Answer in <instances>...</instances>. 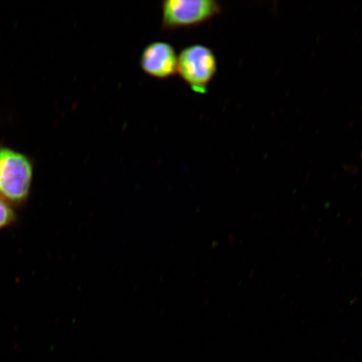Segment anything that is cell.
<instances>
[{
	"mask_svg": "<svg viewBox=\"0 0 362 362\" xmlns=\"http://www.w3.org/2000/svg\"><path fill=\"white\" fill-rule=\"evenodd\" d=\"M217 68L214 52L203 45H192L178 56L177 74L194 93L205 94Z\"/></svg>",
	"mask_w": 362,
	"mask_h": 362,
	"instance_id": "2",
	"label": "cell"
},
{
	"mask_svg": "<svg viewBox=\"0 0 362 362\" xmlns=\"http://www.w3.org/2000/svg\"><path fill=\"white\" fill-rule=\"evenodd\" d=\"M33 165L28 157L10 148H0V197L21 205L30 196Z\"/></svg>",
	"mask_w": 362,
	"mask_h": 362,
	"instance_id": "1",
	"label": "cell"
},
{
	"mask_svg": "<svg viewBox=\"0 0 362 362\" xmlns=\"http://www.w3.org/2000/svg\"><path fill=\"white\" fill-rule=\"evenodd\" d=\"M178 56L169 43L155 42L144 49L140 66L144 72L156 79H167L177 74Z\"/></svg>",
	"mask_w": 362,
	"mask_h": 362,
	"instance_id": "4",
	"label": "cell"
},
{
	"mask_svg": "<svg viewBox=\"0 0 362 362\" xmlns=\"http://www.w3.org/2000/svg\"><path fill=\"white\" fill-rule=\"evenodd\" d=\"M221 12L214 0H166L162 4V30L171 31L197 26Z\"/></svg>",
	"mask_w": 362,
	"mask_h": 362,
	"instance_id": "3",
	"label": "cell"
},
{
	"mask_svg": "<svg viewBox=\"0 0 362 362\" xmlns=\"http://www.w3.org/2000/svg\"><path fill=\"white\" fill-rule=\"evenodd\" d=\"M16 218V214L11 204L0 197V230L10 226Z\"/></svg>",
	"mask_w": 362,
	"mask_h": 362,
	"instance_id": "5",
	"label": "cell"
}]
</instances>
